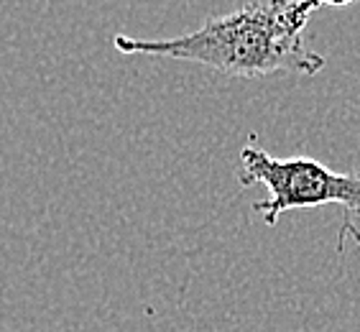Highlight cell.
Listing matches in <instances>:
<instances>
[{
    "mask_svg": "<svg viewBox=\"0 0 360 332\" xmlns=\"http://www.w3.org/2000/svg\"><path fill=\"white\" fill-rule=\"evenodd\" d=\"M312 0H256L230 13L215 15L189 34L174 39H133L118 34L120 54H143L192 62L228 77L319 75L325 56L307 46L304 31Z\"/></svg>",
    "mask_w": 360,
    "mask_h": 332,
    "instance_id": "6da1fadb",
    "label": "cell"
},
{
    "mask_svg": "<svg viewBox=\"0 0 360 332\" xmlns=\"http://www.w3.org/2000/svg\"><path fill=\"white\" fill-rule=\"evenodd\" d=\"M238 181L240 187L264 184L269 189V200L253 205L266 225H276L278 217L291 210L340 205L345 212V220L340 230L338 248L342 250L345 236L350 233L360 243V233L353 228V215L360 217V174H338L309 156L276 159L264 148H258L256 143H248L240 148Z\"/></svg>",
    "mask_w": 360,
    "mask_h": 332,
    "instance_id": "7a4b0ae2",
    "label": "cell"
},
{
    "mask_svg": "<svg viewBox=\"0 0 360 332\" xmlns=\"http://www.w3.org/2000/svg\"><path fill=\"white\" fill-rule=\"evenodd\" d=\"M314 8H347L353 6L355 0H312Z\"/></svg>",
    "mask_w": 360,
    "mask_h": 332,
    "instance_id": "3957f363",
    "label": "cell"
}]
</instances>
